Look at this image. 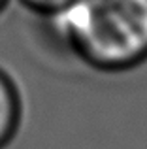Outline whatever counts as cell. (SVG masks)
Returning a JSON list of instances; mask_svg holds the SVG:
<instances>
[{
  "mask_svg": "<svg viewBox=\"0 0 147 149\" xmlns=\"http://www.w3.org/2000/svg\"><path fill=\"white\" fill-rule=\"evenodd\" d=\"M23 8H26L28 11H32L38 17H47V15L59 11L60 8H64L66 4H70L72 0H17Z\"/></svg>",
  "mask_w": 147,
  "mask_h": 149,
  "instance_id": "cell-3",
  "label": "cell"
},
{
  "mask_svg": "<svg viewBox=\"0 0 147 149\" xmlns=\"http://www.w3.org/2000/svg\"><path fill=\"white\" fill-rule=\"evenodd\" d=\"M23 123V96L15 79L0 68V149L15 140Z\"/></svg>",
  "mask_w": 147,
  "mask_h": 149,
  "instance_id": "cell-2",
  "label": "cell"
},
{
  "mask_svg": "<svg viewBox=\"0 0 147 149\" xmlns=\"http://www.w3.org/2000/svg\"><path fill=\"white\" fill-rule=\"evenodd\" d=\"M42 21L57 47L94 72L147 62V0H72Z\"/></svg>",
  "mask_w": 147,
  "mask_h": 149,
  "instance_id": "cell-1",
  "label": "cell"
},
{
  "mask_svg": "<svg viewBox=\"0 0 147 149\" xmlns=\"http://www.w3.org/2000/svg\"><path fill=\"white\" fill-rule=\"evenodd\" d=\"M11 0H0V15L6 11V8H8V4H10Z\"/></svg>",
  "mask_w": 147,
  "mask_h": 149,
  "instance_id": "cell-4",
  "label": "cell"
}]
</instances>
